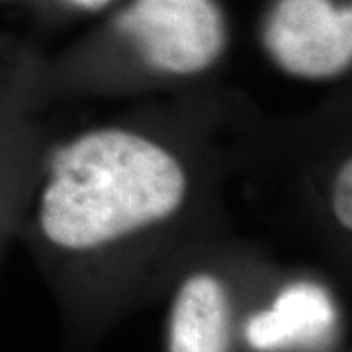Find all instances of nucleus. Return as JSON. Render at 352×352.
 <instances>
[{"label":"nucleus","mask_w":352,"mask_h":352,"mask_svg":"<svg viewBox=\"0 0 352 352\" xmlns=\"http://www.w3.org/2000/svg\"><path fill=\"white\" fill-rule=\"evenodd\" d=\"M106 38L135 80L182 82L221 61L229 28L217 0H129Z\"/></svg>","instance_id":"obj_2"},{"label":"nucleus","mask_w":352,"mask_h":352,"mask_svg":"<svg viewBox=\"0 0 352 352\" xmlns=\"http://www.w3.org/2000/svg\"><path fill=\"white\" fill-rule=\"evenodd\" d=\"M329 210L333 221L346 233L352 229V161L342 159L329 184Z\"/></svg>","instance_id":"obj_7"},{"label":"nucleus","mask_w":352,"mask_h":352,"mask_svg":"<svg viewBox=\"0 0 352 352\" xmlns=\"http://www.w3.org/2000/svg\"><path fill=\"white\" fill-rule=\"evenodd\" d=\"M235 309L226 280L210 270L186 276L168 314L166 352H231Z\"/></svg>","instance_id":"obj_5"},{"label":"nucleus","mask_w":352,"mask_h":352,"mask_svg":"<svg viewBox=\"0 0 352 352\" xmlns=\"http://www.w3.org/2000/svg\"><path fill=\"white\" fill-rule=\"evenodd\" d=\"M261 41L284 75L327 82L352 67V6L344 0H274L264 16Z\"/></svg>","instance_id":"obj_3"},{"label":"nucleus","mask_w":352,"mask_h":352,"mask_svg":"<svg viewBox=\"0 0 352 352\" xmlns=\"http://www.w3.org/2000/svg\"><path fill=\"white\" fill-rule=\"evenodd\" d=\"M337 327L339 309L329 288L294 280L245 319L241 335L252 352H314L327 346Z\"/></svg>","instance_id":"obj_4"},{"label":"nucleus","mask_w":352,"mask_h":352,"mask_svg":"<svg viewBox=\"0 0 352 352\" xmlns=\"http://www.w3.org/2000/svg\"><path fill=\"white\" fill-rule=\"evenodd\" d=\"M194 186L173 143L139 127L98 126L41 151L25 212L51 254L94 261L170 226Z\"/></svg>","instance_id":"obj_1"},{"label":"nucleus","mask_w":352,"mask_h":352,"mask_svg":"<svg viewBox=\"0 0 352 352\" xmlns=\"http://www.w3.org/2000/svg\"><path fill=\"white\" fill-rule=\"evenodd\" d=\"M67 2L82 10H100L104 6L112 4L113 0H67Z\"/></svg>","instance_id":"obj_8"},{"label":"nucleus","mask_w":352,"mask_h":352,"mask_svg":"<svg viewBox=\"0 0 352 352\" xmlns=\"http://www.w3.org/2000/svg\"><path fill=\"white\" fill-rule=\"evenodd\" d=\"M24 184L18 173L0 159V249L24 214Z\"/></svg>","instance_id":"obj_6"}]
</instances>
